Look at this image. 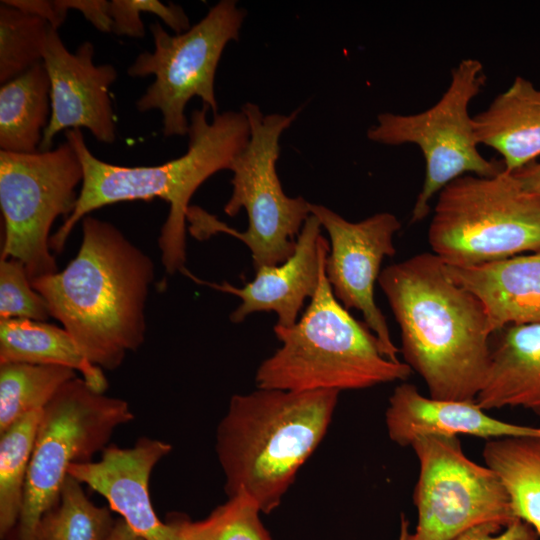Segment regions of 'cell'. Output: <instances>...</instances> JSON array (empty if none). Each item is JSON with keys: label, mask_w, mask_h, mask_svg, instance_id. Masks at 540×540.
Segmentation results:
<instances>
[{"label": "cell", "mask_w": 540, "mask_h": 540, "mask_svg": "<svg viewBox=\"0 0 540 540\" xmlns=\"http://www.w3.org/2000/svg\"><path fill=\"white\" fill-rule=\"evenodd\" d=\"M512 173L525 190L540 197V162H532Z\"/></svg>", "instance_id": "cell-34"}, {"label": "cell", "mask_w": 540, "mask_h": 540, "mask_svg": "<svg viewBox=\"0 0 540 540\" xmlns=\"http://www.w3.org/2000/svg\"><path fill=\"white\" fill-rule=\"evenodd\" d=\"M409 534H410L409 521L404 515H402L401 522H400L399 536L397 540H408Z\"/></svg>", "instance_id": "cell-36"}, {"label": "cell", "mask_w": 540, "mask_h": 540, "mask_svg": "<svg viewBox=\"0 0 540 540\" xmlns=\"http://www.w3.org/2000/svg\"><path fill=\"white\" fill-rule=\"evenodd\" d=\"M428 241L445 264L459 267L540 251V197L505 170L461 176L438 193Z\"/></svg>", "instance_id": "cell-7"}, {"label": "cell", "mask_w": 540, "mask_h": 540, "mask_svg": "<svg viewBox=\"0 0 540 540\" xmlns=\"http://www.w3.org/2000/svg\"><path fill=\"white\" fill-rule=\"evenodd\" d=\"M241 110L249 122L250 138L230 169L233 189L224 212L233 217L244 208L248 227L245 232L236 231L197 206L189 207L187 223L190 234L199 240L217 233L239 239L250 250L256 270L281 264L294 253L297 237L311 215V203L302 196L286 195L276 170L280 137L300 109L288 115H264L259 106L247 102Z\"/></svg>", "instance_id": "cell-6"}, {"label": "cell", "mask_w": 540, "mask_h": 540, "mask_svg": "<svg viewBox=\"0 0 540 540\" xmlns=\"http://www.w3.org/2000/svg\"><path fill=\"white\" fill-rule=\"evenodd\" d=\"M445 265L449 276L481 301L493 333L540 324V251L474 266Z\"/></svg>", "instance_id": "cell-18"}, {"label": "cell", "mask_w": 540, "mask_h": 540, "mask_svg": "<svg viewBox=\"0 0 540 540\" xmlns=\"http://www.w3.org/2000/svg\"><path fill=\"white\" fill-rule=\"evenodd\" d=\"M75 377L76 372L64 366L0 364V434L28 413L43 410Z\"/></svg>", "instance_id": "cell-24"}, {"label": "cell", "mask_w": 540, "mask_h": 540, "mask_svg": "<svg viewBox=\"0 0 540 540\" xmlns=\"http://www.w3.org/2000/svg\"><path fill=\"white\" fill-rule=\"evenodd\" d=\"M107 540H144L137 535L126 522L118 518L116 519L114 528Z\"/></svg>", "instance_id": "cell-35"}, {"label": "cell", "mask_w": 540, "mask_h": 540, "mask_svg": "<svg viewBox=\"0 0 540 540\" xmlns=\"http://www.w3.org/2000/svg\"><path fill=\"white\" fill-rule=\"evenodd\" d=\"M419 462L413 501L417 525L408 540H456L486 524L516 519L498 474L466 456L458 436L423 435L410 446Z\"/></svg>", "instance_id": "cell-12"}, {"label": "cell", "mask_w": 540, "mask_h": 540, "mask_svg": "<svg viewBox=\"0 0 540 540\" xmlns=\"http://www.w3.org/2000/svg\"><path fill=\"white\" fill-rule=\"evenodd\" d=\"M60 11L67 16L68 10L74 9L82 13L97 30L112 32L110 1L106 0H55Z\"/></svg>", "instance_id": "cell-32"}, {"label": "cell", "mask_w": 540, "mask_h": 540, "mask_svg": "<svg viewBox=\"0 0 540 540\" xmlns=\"http://www.w3.org/2000/svg\"><path fill=\"white\" fill-rule=\"evenodd\" d=\"M42 410L28 413L0 434V537L16 528Z\"/></svg>", "instance_id": "cell-26"}, {"label": "cell", "mask_w": 540, "mask_h": 540, "mask_svg": "<svg viewBox=\"0 0 540 540\" xmlns=\"http://www.w3.org/2000/svg\"><path fill=\"white\" fill-rule=\"evenodd\" d=\"M385 423L390 440L401 447H410L415 438L423 435H469L486 441L504 437H540V427L496 419L475 400L426 397L407 382L396 386L389 397Z\"/></svg>", "instance_id": "cell-17"}, {"label": "cell", "mask_w": 540, "mask_h": 540, "mask_svg": "<svg viewBox=\"0 0 540 540\" xmlns=\"http://www.w3.org/2000/svg\"><path fill=\"white\" fill-rule=\"evenodd\" d=\"M246 11L234 0H222L183 33L169 34L159 22L150 25L154 50L140 53L127 73L153 75L154 81L137 100L140 112L159 110L165 137L188 134L187 103L195 96L218 114L215 73L226 45L238 40Z\"/></svg>", "instance_id": "cell-10"}, {"label": "cell", "mask_w": 540, "mask_h": 540, "mask_svg": "<svg viewBox=\"0 0 540 540\" xmlns=\"http://www.w3.org/2000/svg\"><path fill=\"white\" fill-rule=\"evenodd\" d=\"M485 82L482 63L463 59L452 69L446 91L433 106L409 115L379 114L376 124L367 130L373 142L415 144L423 154L425 176L412 209V223L429 214L431 199L453 180L469 174L491 177L504 170L501 161L486 159L479 152L468 111Z\"/></svg>", "instance_id": "cell-8"}, {"label": "cell", "mask_w": 540, "mask_h": 540, "mask_svg": "<svg viewBox=\"0 0 540 540\" xmlns=\"http://www.w3.org/2000/svg\"><path fill=\"white\" fill-rule=\"evenodd\" d=\"M539 538L529 524L516 519L504 528L494 524L474 527L456 540H539Z\"/></svg>", "instance_id": "cell-30"}, {"label": "cell", "mask_w": 540, "mask_h": 540, "mask_svg": "<svg viewBox=\"0 0 540 540\" xmlns=\"http://www.w3.org/2000/svg\"><path fill=\"white\" fill-rule=\"evenodd\" d=\"M50 111V80L42 62L1 85V151L38 152Z\"/></svg>", "instance_id": "cell-22"}, {"label": "cell", "mask_w": 540, "mask_h": 540, "mask_svg": "<svg viewBox=\"0 0 540 540\" xmlns=\"http://www.w3.org/2000/svg\"><path fill=\"white\" fill-rule=\"evenodd\" d=\"M321 228L311 214L297 237L294 253L281 264L256 269L254 279L241 288L228 282L201 280L186 268L181 273L199 285L239 297L241 303L230 315L233 323L244 321L252 313L274 312L278 317L275 325L290 327L299 319L306 299L314 296L330 250Z\"/></svg>", "instance_id": "cell-16"}, {"label": "cell", "mask_w": 540, "mask_h": 540, "mask_svg": "<svg viewBox=\"0 0 540 540\" xmlns=\"http://www.w3.org/2000/svg\"><path fill=\"white\" fill-rule=\"evenodd\" d=\"M133 419L125 400L94 390L83 378L59 389L39 421L16 526L18 540H32L41 516L57 504L69 467L92 461L115 430Z\"/></svg>", "instance_id": "cell-9"}, {"label": "cell", "mask_w": 540, "mask_h": 540, "mask_svg": "<svg viewBox=\"0 0 540 540\" xmlns=\"http://www.w3.org/2000/svg\"><path fill=\"white\" fill-rule=\"evenodd\" d=\"M109 12L113 22L112 33L132 38L144 37L145 29L140 18L142 12L137 0H112Z\"/></svg>", "instance_id": "cell-31"}, {"label": "cell", "mask_w": 540, "mask_h": 540, "mask_svg": "<svg viewBox=\"0 0 540 540\" xmlns=\"http://www.w3.org/2000/svg\"><path fill=\"white\" fill-rule=\"evenodd\" d=\"M50 28L46 20L1 2V85L42 62Z\"/></svg>", "instance_id": "cell-28"}, {"label": "cell", "mask_w": 540, "mask_h": 540, "mask_svg": "<svg viewBox=\"0 0 540 540\" xmlns=\"http://www.w3.org/2000/svg\"><path fill=\"white\" fill-rule=\"evenodd\" d=\"M475 402L485 411L518 407L540 416V324L502 329Z\"/></svg>", "instance_id": "cell-19"}, {"label": "cell", "mask_w": 540, "mask_h": 540, "mask_svg": "<svg viewBox=\"0 0 540 540\" xmlns=\"http://www.w3.org/2000/svg\"><path fill=\"white\" fill-rule=\"evenodd\" d=\"M1 2L46 20L55 30L66 19V15L60 11L55 0H2Z\"/></svg>", "instance_id": "cell-33"}, {"label": "cell", "mask_w": 540, "mask_h": 540, "mask_svg": "<svg viewBox=\"0 0 540 540\" xmlns=\"http://www.w3.org/2000/svg\"><path fill=\"white\" fill-rule=\"evenodd\" d=\"M482 456L505 485L516 517L540 537V437L488 440Z\"/></svg>", "instance_id": "cell-23"}, {"label": "cell", "mask_w": 540, "mask_h": 540, "mask_svg": "<svg viewBox=\"0 0 540 540\" xmlns=\"http://www.w3.org/2000/svg\"><path fill=\"white\" fill-rule=\"evenodd\" d=\"M261 513L257 502L240 491L204 519L193 521L181 514H172L166 522L182 540H272L261 521Z\"/></svg>", "instance_id": "cell-27"}, {"label": "cell", "mask_w": 540, "mask_h": 540, "mask_svg": "<svg viewBox=\"0 0 540 540\" xmlns=\"http://www.w3.org/2000/svg\"><path fill=\"white\" fill-rule=\"evenodd\" d=\"M378 284L400 328L404 362L424 380L429 396L474 401L494 334L481 301L429 252L385 267Z\"/></svg>", "instance_id": "cell-1"}, {"label": "cell", "mask_w": 540, "mask_h": 540, "mask_svg": "<svg viewBox=\"0 0 540 540\" xmlns=\"http://www.w3.org/2000/svg\"><path fill=\"white\" fill-rule=\"evenodd\" d=\"M152 259L112 223L87 215L77 255L61 271L31 281L51 317L102 370L121 366L143 344Z\"/></svg>", "instance_id": "cell-2"}, {"label": "cell", "mask_w": 540, "mask_h": 540, "mask_svg": "<svg viewBox=\"0 0 540 540\" xmlns=\"http://www.w3.org/2000/svg\"><path fill=\"white\" fill-rule=\"evenodd\" d=\"M477 141L497 151L506 172H515L540 156V88L516 76L511 85L473 116Z\"/></svg>", "instance_id": "cell-20"}, {"label": "cell", "mask_w": 540, "mask_h": 540, "mask_svg": "<svg viewBox=\"0 0 540 540\" xmlns=\"http://www.w3.org/2000/svg\"><path fill=\"white\" fill-rule=\"evenodd\" d=\"M94 45L85 41L75 52L50 28L42 63L50 80L51 116L39 151L51 150L63 130L86 128L99 142L116 139L110 87L117 79L111 64L95 65Z\"/></svg>", "instance_id": "cell-14"}, {"label": "cell", "mask_w": 540, "mask_h": 540, "mask_svg": "<svg viewBox=\"0 0 540 540\" xmlns=\"http://www.w3.org/2000/svg\"><path fill=\"white\" fill-rule=\"evenodd\" d=\"M310 211L329 237L325 274L334 296L346 309L360 311L364 322L378 338L384 355L392 361H400L397 357L400 349L393 343L386 318L374 298L381 264L396 253L394 236L401 228L400 221L392 213L380 212L351 222L313 203Z\"/></svg>", "instance_id": "cell-13"}, {"label": "cell", "mask_w": 540, "mask_h": 540, "mask_svg": "<svg viewBox=\"0 0 540 540\" xmlns=\"http://www.w3.org/2000/svg\"><path fill=\"white\" fill-rule=\"evenodd\" d=\"M273 330L281 346L259 365L257 388L341 392L404 382L412 373L405 362L387 358L366 323L336 299L325 263L302 316L290 327Z\"/></svg>", "instance_id": "cell-5"}, {"label": "cell", "mask_w": 540, "mask_h": 540, "mask_svg": "<svg viewBox=\"0 0 540 540\" xmlns=\"http://www.w3.org/2000/svg\"><path fill=\"white\" fill-rule=\"evenodd\" d=\"M209 107L194 110L189 124L188 149L182 156L156 166H120L104 162L88 149L81 129L65 132L83 169V180L73 212L51 235L50 248L61 253L74 226L90 212L122 201L160 198L169 213L158 240L168 274L182 272L186 261L189 203L210 176L230 170L246 147L250 126L240 111H225L209 121Z\"/></svg>", "instance_id": "cell-3"}, {"label": "cell", "mask_w": 540, "mask_h": 540, "mask_svg": "<svg viewBox=\"0 0 540 540\" xmlns=\"http://www.w3.org/2000/svg\"><path fill=\"white\" fill-rule=\"evenodd\" d=\"M82 180L81 162L68 141L30 154L0 150L1 259L21 261L30 281L58 271L50 230L58 217L73 212Z\"/></svg>", "instance_id": "cell-11"}, {"label": "cell", "mask_w": 540, "mask_h": 540, "mask_svg": "<svg viewBox=\"0 0 540 540\" xmlns=\"http://www.w3.org/2000/svg\"><path fill=\"white\" fill-rule=\"evenodd\" d=\"M4 363L64 366L79 372L98 392L108 387L103 370L82 354L71 335L45 321L0 320V364Z\"/></svg>", "instance_id": "cell-21"}, {"label": "cell", "mask_w": 540, "mask_h": 540, "mask_svg": "<svg viewBox=\"0 0 540 540\" xmlns=\"http://www.w3.org/2000/svg\"><path fill=\"white\" fill-rule=\"evenodd\" d=\"M115 522L111 509L95 505L82 484L68 475L57 504L41 516L32 540H107Z\"/></svg>", "instance_id": "cell-25"}, {"label": "cell", "mask_w": 540, "mask_h": 540, "mask_svg": "<svg viewBox=\"0 0 540 540\" xmlns=\"http://www.w3.org/2000/svg\"><path fill=\"white\" fill-rule=\"evenodd\" d=\"M1 540H18L17 539V533L16 528H14L9 534H7L4 538Z\"/></svg>", "instance_id": "cell-37"}, {"label": "cell", "mask_w": 540, "mask_h": 540, "mask_svg": "<svg viewBox=\"0 0 540 540\" xmlns=\"http://www.w3.org/2000/svg\"><path fill=\"white\" fill-rule=\"evenodd\" d=\"M51 317L43 296L31 285L25 265L14 258L0 260V320Z\"/></svg>", "instance_id": "cell-29"}, {"label": "cell", "mask_w": 540, "mask_h": 540, "mask_svg": "<svg viewBox=\"0 0 540 540\" xmlns=\"http://www.w3.org/2000/svg\"><path fill=\"white\" fill-rule=\"evenodd\" d=\"M339 394L257 388L233 395L215 444L227 496L244 491L262 513L274 511L323 440Z\"/></svg>", "instance_id": "cell-4"}, {"label": "cell", "mask_w": 540, "mask_h": 540, "mask_svg": "<svg viewBox=\"0 0 540 540\" xmlns=\"http://www.w3.org/2000/svg\"><path fill=\"white\" fill-rule=\"evenodd\" d=\"M171 450V444L143 436L132 447L108 445L98 461L72 464L68 475L103 496L111 511L144 540H182L157 516L149 491L154 467Z\"/></svg>", "instance_id": "cell-15"}]
</instances>
